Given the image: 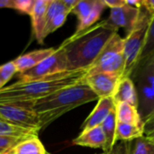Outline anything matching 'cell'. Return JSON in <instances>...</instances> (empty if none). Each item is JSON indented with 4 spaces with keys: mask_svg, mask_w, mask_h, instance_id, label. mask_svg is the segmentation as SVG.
I'll return each mask as SVG.
<instances>
[{
    "mask_svg": "<svg viewBox=\"0 0 154 154\" xmlns=\"http://www.w3.org/2000/svg\"><path fill=\"white\" fill-rule=\"evenodd\" d=\"M147 138H149V139H151V140H152L154 141V131L153 132H152L151 134H147V135H145Z\"/></svg>",
    "mask_w": 154,
    "mask_h": 154,
    "instance_id": "d590c367",
    "label": "cell"
},
{
    "mask_svg": "<svg viewBox=\"0 0 154 154\" xmlns=\"http://www.w3.org/2000/svg\"><path fill=\"white\" fill-rule=\"evenodd\" d=\"M55 50H56L55 48H50V49L33 51L19 56L18 58L14 60L13 62L17 69V72L23 73L33 68L34 66L42 62L43 60L48 58L50 55H51L55 51Z\"/></svg>",
    "mask_w": 154,
    "mask_h": 154,
    "instance_id": "2e32d148",
    "label": "cell"
},
{
    "mask_svg": "<svg viewBox=\"0 0 154 154\" xmlns=\"http://www.w3.org/2000/svg\"><path fill=\"white\" fill-rule=\"evenodd\" d=\"M125 5L134 8H137V9H142L143 8V5H142V1L141 0H125Z\"/></svg>",
    "mask_w": 154,
    "mask_h": 154,
    "instance_id": "836d02e7",
    "label": "cell"
},
{
    "mask_svg": "<svg viewBox=\"0 0 154 154\" xmlns=\"http://www.w3.org/2000/svg\"><path fill=\"white\" fill-rule=\"evenodd\" d=\"M115 108H116V105L112 97L99 98L93 111L84 121L81 126V130L87 131L88 129L100 126L103 124V122L106 120V118L108 116L110 112Z\"/></svg>",
    "mask_w": 154,
    "mask_h": 154,
    "instance_id": "7c38bea8",
    "label": "cell"
},
{
    "mask_svg": "<svg viewBox=\"0 0 154 154\" xmlns=\"http://www.w3.org/2000/svg\"><path fill=\"white\" fill-rule=\"evenodd\" d=\"M122 78L118 75L107 72H98L86 76L84 84L98 97V98L113 97Z\"/></svg>",
    "mask_w": 154,
    "mask_h": 154,
    "instance_id": "8fae6325",
    "label": "cell"
},
{
    "mask_svg": "<svg viewBox=\"0 0 154 154\" xmlns=\"http://www.w3.org/2000/svg\"><path fill=\"white\" fill-rule=\"evenodd\" d=\"M142 9L134 8L126 5L121 7L113 8L110 10L108 18L105 21L107 24L116 30L125 28L128 34L137 28L144 19L151 16L146 11L143 12Z\"/></svg>",
    "mask_w": 154,
    "mask_h": 154,
    "instance_id": "9c48e42d",
    "label": "cell"
},
{
    "mask_svg": "<svg viewBox=\"0 0 154 154\" xmlns=\"http://www.w3.org/2000/svg\"><path fill=\"white\" fill-rule=\"evenodd\" d=\"M150 19L151 16L144 19L137 28L133 30L126 35L125 38H124V77H131L139 63L140 56L144 45L146 32Z\"/></svg>",
    "mask_w": 154,
    "mask_h": 154,
    "instance_id": "8992f818",
    "label": "cell"
},
{
    "mask_svg": "<svg viewBox=\"0 0 154 154\" xmlns=\"http://www.w3.org/2000/svg\"><path fill=\"white\" fill-rule=\"evenodd\" d=\"M69 15V14H60L58 16L54 17L51 21H50L48 23H46L44 31H43V38L45 39L50 33L53 32L54 31H56L58 28H60V26H62L64 24V23L66 22L67 16Z\"/></svg>",
    "mask_w": 154,
    "mask_h": 154,
    "instance_id": "d4e9b609",
    "label": "cell"
},
{
    "mask_svg": "<svg viewBox=\"0 0 154 154\" xmlns=\"http://www.w3.org/2000/svg\"><path fill=\"white\" fill-rule=\"evenodd\" d=\"M38 133L39 132L37 131L22 128V127L14 125L3 119H0V136L13 137L16 139L24 140L29 137L38 136Z\"/></svg>",
    "mask_w": 154,
    "mask_h": 154,
    "instance_id": "d6986e66",
    "label": "cell"
},
{
    "mask_svg": "<svg viewBox=\"0 0 154 154\" xmlns=\"http://www.w3.org/2000/svg\"><path fill=\"white\" fill-rule=\"evenodd\" d=\"M21 139H16L13 137H5L0 136V154H4L14 148L16 144H18Z\"/></svg>",
    "mask_w": 154,
    "mask_h": 154,
    "instance_id": "83f0119b",
    "label": "cell"
},
{
    "mask_svg": "<svg viewBox=\"0 0 154 154\" xmlns=\"http://www.w3.org/2000/svg\"><path fill=\"white\" fill-rule=\"evenodd\" d=\"M126 143L128 154H154V141L145 135Z\"/></svg>",
    "mask_w": 154,
    "mask_h": 154,
    "instance_id": "7402d4cb",
    "label": "cell"
},
{
    "mask_svg": "<svg viewBox=\"0 0 154 154\" xmlns=\"http://www.w3.org/2000/svg\"><path fill=\"white\" fill-rule=\"evenodd\" d=\"M16 72H17V69L14 64L13 60L0 66V79H2L5 85L12 79V77Z\"/></svg>",
    "mask_w": 154,
    "mask_h": 154,
    "instance_id": "484cf974",
    "label": "cell"
},
{
    "mask_svg": "<svg viewBox=\"0 0 154 154\" xmlns=\"http://www.w3.org/2000/svg\"><path fill=\"white\" fill-rule=\"evenodd\" d=\"M152 56H154V15L151 17L149 24H148L144 45H143V49L142 51L138 64L149 60Z\"/></svg>",
    "mask_w": 154,
    "mask_h": 154,
    "instance_id": "603a6c76",
    "label": "cell"
},
{
    "mask_svg": "<svg viewBox=\"0 0 154 154\" xmlns=\"http://www.w3.org/2000/svg\"><path fill=\"white\" fill-rule=\"evenodd\" d=\"M116 120L119 123L132 124V125H141L143 124V119L140 116L138 108L134 107L126 103L116 104Z\"/></svg>",
    "mask_w": 154,
    "mask_h": 154,
    "instance_id": "ac0fdd59",
    "label": "cell"
},
{
    "mask_svg": "<svg viewBox=\"0 0 154 154\" xmlns=\"http://www.w3.org/2000/svg\"><path fill=\"white\" fill-rule=\"evenodd\" d=\"M0 8L13 9V0H0Z\"/></svg>",
    "mask_w": 154,
    "mask_h": 154,
    "instance_id": "e575fe53",
    "label": "cell"
},
{
    "mask_svg": "<svg viewBox=\"0 0 154 154\" xmlns=\"http://www.w3.org/2000/svg\"><path fill=\"white\" fill-rule=\"evenodd\" d=\"M136 88L140 116L143 121L154 110V58L137 65L130 77Z\"/></svg>",
    "mask_w": 154,
    "mask_h": 154,
    "instance_id": "5b68a950",
    "label": "cell"
},
{
    "mask_svg": "<svg viewBox=\"0 0 154 154\" xmlns=\"http://www.w3.org/2000/svg\"><path fill=\"white\" fill-rule=\"evenodd\" d=\"M98 99V97L83 82L58 90L28 105L38 115L42 129L69 111Z\"/></svg>",
    "mask_w": 154,
    "mask_h": 154,
    "instance_id": "3957f363",
    "label": "cell"
},
{
    "mask_svg": "<svg viewBox=\"0 0 154 154\" xmlns=\"http://www.w3.org/2000/svg\"><path fill=\"white\" fill-rule=\"evenodd\" d=\"M4 87H5V84H4V82L2 81V79H0V89H1V88H3Z\"/></svg>",
    "mask_w": 154,
    "mask_h": 154,
    "instance_id": "8d00e7d4",
    "label": "cell"
},
{
    "mask_svg": "<svg viewBox=\"0 0 154 154\" xmlns=\"http://www.w3.org/2000/svg\"><path fill=\"white\" fill-rule=\"evenodd\" d=\"M106 7H109L110 9L121 7L125 5V0H103Z\"/></svg>",
    "mask_w": 154,
    "mask_h": 154,
    "instance_id": "4dcf8cb0",
    "label": "cell"
},
{
    "mask_svg": "<svg viewBox=\"0 0 154 154\" xmlns=\"http://www.w3.org/2000/svg\"><path fill=\"white\" fill-rule=\"evenodd\" d=\"M116 135L117 142H132L135 139L143 137L144 136L143 123L141 125H132L117 122Z\"/></svg>",
    "mask_w": 154,
    "mask_h": 154,
    "instance_id": "e0dca14e",
    "label": "cell"
},
{
    "mask_svg": "<svg viewBox=\"0 0 154 154\" xmlns=\"http://www.w3.org/2000/svg\"><path fill=\"white\" fill-rule=\"evenodd\" d=\"M98 154H111V152H102V153H98Z\"/></svg>",
    "mask_w": 154,
    "mask_h": 154,
    "instance_id": "f35d334b",
    "label": "cell"
},
{
    "mask_svg": "<svg viewBox=\"0 0 154 154\" xmlns=\"http://www.w3.org/2000/svg\"><path fill=\"white\" fill-rule=\"evenodd\" d=\"M0 119L22 128L37 132L42 130L38 115L28 104L0 103Z\"/></svg>",
    "mask_w": 154,
    "mask_h": 154,
    "instance_id": "52a82bcc",
    "label": "cell"
},
{
    "mask_svg": "<svg viewBox=\"0 0 154 154\" xmlns=\"http://www.w3.org/2000/svg\"><path fill=\"white\" fill-rule=\"evenodd\" d=\"M111 154H128L127 143L122 142L119 144H116L111 152Z\"/></svg>",
    "mask_w": 154,
    "mask_h": 154,
    "instance_id": "f546056e",
    "label": "cell"
},
{
    "mask_svg": "<svg viewBox=\"0 0 154 154\" xmlns=\"http://www.w3.org/2000/svg\"><path fill=\"white\" fill-rule=\"evenodd\" d=\"M65 71H69L67 58L64 49L60 46L51 55H50L39 64L23 73H19L20 79L18 81L26 82Z\"/></svg>",
    "mask_w": 154,
    "mask_h": 154,
    "instance_id": "ba28073f",
    "label": "cell"
},
{
    "mask_svg": "<svg viewBox=\"0 0 154 154\" xmlns=\"http://www.w3.org/2000/svg\"><path fill=\"white\" fill-rule=\"evenodd\" d=\"M116 124H117V120H116V113L115 108L110 112L108 116L101 125V127L106 138V150L105 152H111L113 148L117 143L116 135Z\"/></svg>",
    "mask_w": 154,
    "mask_h": 154,
    "instance_id": "44dd1931",
    "label": "cell"
},
{
    "mask_svg": "<svg viewBox=\"0 0 154 154\" xmlns=\"http://www.w3.org/2000/svg\"><path fill=\"white\" fill-rule=\"evenodd\" d=\"M152 57H153V58H154V56H152Z\"/></svg>",
    "mask_w": 154,
    "mask_h": 154,
    "instance_id": "ab89813d",
    "label": "cell"
},
{
    "mask_svg": "<svg viewBox=\"0 0 154 154\" xmlns=\"http://www.w3.org/2000/svg\"><path fill=\"white\" fill-rule=\"evenodd\" d=\"M14 154H48L38 136L29 137L21 141L13 149Z\"/></svg>",
    "mask_w": 154,
    "mask_h": 154,
    "instance_id": "ffe728a7",
    "label": "cell"
},
{
    "mask_svg": "<svg viewBox=\"0 0 154 154\" xmlns=\"http://www.w3.org/2000/svg\"><path fill=\"white\" fill-rule=\"evenodd\" d=\"M143 127H144V135H147L154 131V110L143 119Z\"/></svg>",
    "mask_w": 154,
    "mask_h": 154,
    "instance_id": "f1b7e54d",
    "label": "cell"
},
{
    "mask_svg": "<svg viewBox=\"0 0 154 154\" xmlns=\"http://www.w3.org/2000/svg\"><path fill=\"white\" fill-rule=\"evenodd\" d=\"M98 72L113 73L121 78L124 77V38L118 32L115 33L106 42L96 60L88 69L86 76Z\"/></svg>",
    "mask_w": 154,
    "mask_h": 154,
    "instance_id": "277c9868",
    "label": "cell"
},
{
    "mask_svg": "<svg viewBox=\"0 0 154 154\" xmlns=\"http://www.w3.org/2000/svg\"><path fill=\"white\" fill-rule=\"evenodd\" d=\"M72 143L74 145L78 146L101 149L104 152L106 150V138L101 125L87 131H82L81 134L72 141Z\"/></svg>",
    "mask_w": 154,
    "mask_h": 154,
    "instance_id": "4fadbf2b",
    "label": "cell"
},
{
    "mask_svg": "<svg viewBox=\"0 0 154 154\" xmlns=\"http://www.w3.org/2000/svg\"><path fill=\"white\" fill-rule=\"evenodd\" d=\"M143 8L152 16L154 15V0H143L142 1Z\"/></svg>",
    "mask_w": 154,
    "mask_h": 154,
    "instance_id": "1f68e13d",
    "label": "cell"
},
{
    "mask_svg": "<svg viewBox=\"0 0 154 154\" xmlns=\"http://www.w3.org/2000/svg\"><path fill=\"white\" fill-rule=\"evenodd\" d=\"M88 69L65 71L26 82L17 81L0 89V103L31 104L54 92L83 83Z\"/></svg>",
    "mask_w": 154,
    "mask_h": 154,
    "instance_id": "6da1fadb",
    "label": "cell"
},
{
    "mask_svg": "<svg viewBox=\"0 0 154 154\" xmlns=\"http://www.w3.org/2000/svg\"><path fill=\"white\" fill-rule=\"evenodd\" d=\"M64 13L69 14L62 0H51L48 9H47V13H46V23L51 21L54 17Z\"/></svg>",
    "mask_w": 154,
    "mask_h": 154,
    "instance_id": "cb8c5ba5",
    "label": "cell"
},
{
    "mask_svg": "<svg viewBox=\"0 0 154 154\" xmlns=\"http://www.w3.org/2000/svg\"><path fill=\"white\" fill-rule=\"evenodd\" d=\"M51 0H35V4L31 14L32 24L35 39L40 44H43V31L46 24V13Z\"/></svg>",
    "mask_w": 154,
    "mask_h": 154,
    "instance_id": "9a60e30c",
    "label": "cell"
},
{
    "mask_svg": "<svg viewBox=\"0 0 154 154\" xmlns=\"http://www.w3.org/2000/svg\"><path fill=\"white\" fill-rule=\"evenodd\" d=\"M105 8L106 5L103 0H79L71 11L79 20V24L74 33H80L95 25Z\"/></svg>",
    "mask_w": 154,
    "mask_h": 154,
    "instance_id": "30bf717a",
    "label": "cell"
},
{
    "mask_svg": "<svg viewBox=\"0 0 154 154\" xmlns=\"http://www.w3.org/2000/svg\"><path fill=\"white\" fill-rule=\"evenodd\" d=\"M79 1V0H62L64 5L66 6L68 12H69V14H70L71 11L74 9V7L78 5Z\"/></svg>",
    "mask_w": 154,
    "mask_h": 154,
    "instance_id": "d6a6232c",
    "label": "cell"
},
{
    "mask_svg": "<svg viewBox=\"0 0 154 154\" xmlns=\"http://www.w3.org/2000/svg\"><path fill=\"white\" fill-rule=\"evenodd\" d=\"M116 32L118 30L102 21L80 33L72 34L60 45L65 51L68 70L88 69Z\"/></svg>",
    "mask_w": 154,
    "mask_h": 154,
    "instance_id": "7a4b0ae2",
    "label": "cell"
},
{
    "mask_svg": "<svg viewBox=\"0 0 154 154\" xmlns=\"http://www.w3.org/2000/svg\"><path fill=\"white\" fill-rule=\"evenodd\" d=\"M4 154H14V152H13V150H11V151H9V152H7Z\"/></svg>",
    "mask_w": 154,
    "mask_h": 154,
    "instance_id": "74e56055",
    "label": "cell"
},
{
    "mask_svg": "<svg viewBox=\"0 0 154 154\" xmlns=\"http://www.w3.org/2000/svg\"><path fill=\"white\" fill-rule=\"evenodd\" d=\"M35 0H13V9L31 15Z\"/></svg>",
    "mask_w": 154,
    "mask_h": 154,
    "instance_id": "4316f807",
    "label": "cell"
},
{
    "mask_svg": "<svg viewBox=\"0 0 154 154\" xmlns=\"http://www.w3.org/2000/svg\"><path fill=\"white\" fill-rule=\"evenodd\" d=\"M112 98L115 105L118 103H126L138 108L139 100L137 90L133 79L130 77H124L120 79L116 93Z\"/></svg>",
    "mask_w": 154,
    "mask_h": 154,
    "instance_id": "5bb4252c",
    "label": "cell"
}]
</instances>
